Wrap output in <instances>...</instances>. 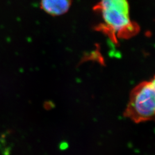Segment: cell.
Segmentation results:
<instances>
[{"label":"cell","instance_id":"6da1fadb","mask_svg":"<svg viewBox=\"0 0 155 155\" xmlns=\"http://www.w3.org/2000/svg\"><path fill=\"white\" fill-rule=\"evenodd\" d=\"M95 9L103 20L100 30L114 42L117 39H128L138 32L139 27L130 20L127 0H100Z\"/></svg>","mask_w":155,"mask_h":155},{"label":"cell","instance_id":"7a4b0ae2","mask_svg":"<svg viewBox=\"0 0 155 155\" xmlns=\"http://www.w3.org/2000/svg\"><path fill=\"white\" fill-rule=\"evenodd\" d=\"M155 82L153 78L139 84L132 90L124 116L136 124L154 119Z\"/></svg>","mask_w":155,"mask_h":155},{"label":"cell","instance_id":"3957f363","mask_svg":"<svg viewBox=\"0 0 155 155\" xmlns=\"http://www.w3.org/2000/svg\"><path fill=\"white\" fill-rule=\"evenodd\" d=\"M71 0H41V8L52 16H59L69 11Z\"/></svg>","mask_w":155,"mask_h":155}]
</instances>
